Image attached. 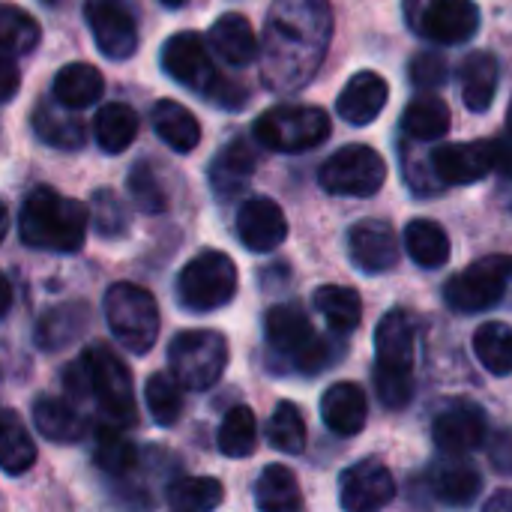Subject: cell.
I'll return each instance as SVG.
<instances>
[{"instance_id":"cell-1","label":"cell","mask_w":512,"mask_h":512,"mask_svg":"<svg viewBox=\"0 0 512 512\" xmlns=\"http://www.w3.org/2000/svg\"><path fill=\"white\" fill-rule=\"evenodd\" d=\"M333 12L327 0H276L258 45L261 78L276 93L306 87L327 57Z\"/></svg>"},{"instance_id":"cell-2","label":"cell","mask_w":512,"mask_h":512,"mask_svg":"<svg viewBox=\"0 0 512 512\" xmlns=\"http://www.w3.org/2000/svg\"><path fill=\"white\" fill-rule=\"evenodd\" d=\"M63 387L75 399H90L117 426H132L138 417L135 384L126 363L102 342L81 351V357L66 369Z\"/></svg>"},{"instance_id":"cell-3","label":"cell","mask_w":512,"mask_h":512,"mask_svg":"<svg viewBox=\"0 0 512 512\" xmlns=\"http://www.w3.org/2000/svg\"><path fill=\"white\" fill-rule=\"evenodd\" d=\"M87 225V207L48 186H36L18 216L21 240L42 252H78L87 240Z\"/></svg>"},{"instance_id":"cell-4","label":"cell","mask_w":512,"mask_h":512,"mask_svg":"<svg viewBox=\"0 0 512 512\" xmlns=\"http://www.w3.org/2000/svg\"><path fill=\"white\" fill-rule=\"evenodd\" d=\"M414 345L417 327L411 312L390 309L375 330V396L387 411H402L414 399Z\"/></svg>"},{"instance_id":"cell-5","label":"cell","mask_w":512,"mask_h":512,"mask_svg":"<svg viewBox=\"0 0 512 512\" xmlns=\"http://www.w3.org/2000/svg\"><path fill=\"white\" fill-rule=\"evenodd\" d=\"M102 312L114 339L132 351L147 354L159 339V306L150 291L132 282H117L105 291Z\"/></svg>"},{"instance_id":"cell-6","label":"cell","mask_w":512,"mask_h":512,"mask_svg":"<svg viewBox=\"0 0 512 512\" xmlns=\"http://www.w3.org/2000/svg\"><path fill=\"white\" fill-rule=\"evenodd\" d=\"M252 135L267 150L306 153L327 141L330 117L318 105H273L255 120Z\"/></svg>"},{"instance_id":"cell-7","label":"cell","mask_w":512,"mask_h":512,"mask_svg":"<svg viewBox=\"0 0 512 512\" xmlns=\"http://www.w3.org/2000/svg\"><path fill=\"white\" fill-rule=\"evenodd\" d=\"M168 363L180 387L204 393L225 375L228 342L216 330H183L168 348Z\"/></svg>"},{"instance_id":"cell-8","label":"cell","mask_w":512,"mask_h":512,"mask_svg":"<svg viewBox=\"0 0 512 512\" xmlns=\"http://www.w3.org/2000/svg\"><path fill=\"white\" fill-rule=\"evenodd\" d=\"M237 294V267L225 252L195 255L177 276V297L189 312H216Z\"/></svg>"},{"instance_id":"cell-9","label":"cell","mask_w":512,"mask_h":512,"mask_svg":"<svg viewBox=\"0 0 512 512\" xmlns=\"http://www.w3.org/2000/svg\"><path fill=\"white\" fill-rule=\"evenodd\" d=\"M512 282V255H489L447 279L444 300L453 312L480 315L498 306Z\"/></svg>"},{"instance_id":"cell-10","label":"cell","mask_w":512,"mask_h":512,"mask_svg":"<svg viewBox=\"0 0 512 512\" xmlns=\"http://www.w3.org/2000/svg\"><path fill=\"white\" fill-rule=\"evenodd\" d=\"M408 27L435 45H462L480 30L474 0H405Z\"/></svg>"},{"instance_id":"cell-11","label":"cell","mask_w":512,"mask_h":512,"mask_svg":"<svg viewBox=\"0 0 512 512\" xmlns=\"http://www.w3.org/2000/svg\"><path fill=\"white\" fill-rule=\"evenodd\" d=\"M387 180V165L378 150L366 144H348L336 150L318 171V183L330 195L372 198Z\"/></svg>"},{"instance_id":"cell-12","label":"cell","mask_w":512,"mask_h":512,"mask_svg":"<svg viewBox=\"0 0 512 512\" xmlns=\"http://www.w3.org/2000/svg\"><path fill=\"white\" fill-rule=\"evenodd\" d=\"M87 27L99 51L111 60H126L138 48L135 0H84Z\"/></svg>"},{"instance_id":"cell-13","label":"cell","mask_w":512,"mask_h":512,"mask_svg":"<svg viewBox=\"0 0 512 512\" xmlns=\"http://www.w3.org/2000/svg\"><path fill=\"white\" fill-rule=\"evenodd\" d=\"M489 435L486 411L471 399L447 402L432 420V441L444 456H468Z\"/></svg>"},{"instance_id":"cell-14","label":"cell","mask_w":512,"mask_h":512,"mask_svg":"<svg viewBox=\"0 0 512 512\" xmlns=\"http://www.w3.org/2000/svg\"><path fill=\"white\" fill-rule=\"evenodd\" d=\"M396 498V480L378 459H363L339 477V504L345 512H381Z\"/></svg>"},{"instance_id":"cell-15","label":"cell","mask_w":512,"mask_h":512,"mask_svg":"<svg viewBox=\"0 0 512 512\" xmlns=\"http://www.w3.org/2000/svg\"><path fill=\"white\" fill-rule=\"evenodd\" d=\"M162 69L183 87H195L207 96V90L216 84L219 72L210 63V51L201 39V33L183 30L174 33L162 45Z\"/></svg>"},{"instance_id":"cell-16","label":"cell","mask_w":512,"mask_h":512,"mask_svg":"<svg viewBox=\"0 0 512 512\" xmlns=\"http://www.w3.org/2000/svg\"><path fill=\"white\" fill-rule=\"evenodd\" d=\"M432 171L441 186H468L495 171L492 141H468V144H441L432 150Z\"/></svg>"},{"instance_id":"cell-17","label":"cell","mask_w":512,"mask_h":512,"mask_svg":"<svg viewBox=\"0 0 512 512\" xmlns=\"http://www.w3.org/2000/svg\"><path fill=\"white\" fill-rule=\"evenodd\" d=\"M348 252L357 270L378 276L390 273L399 264V240L396 231L381 219H363L348 231Z\"/></svg>"},{"instance_id":"cell-18","label":"cell","mask_w":512,"mask_h":512,"mask_svg":"<svg viewBox=\"0 0 512 512\" xmlns=\"http://www.w3.org/2000/svg\"><path fill=\"white\" fill-rule=\"evenodd\" d=\"M237 237L249 252H273L288 237V219L273 198L255 195L237 213Z\"/></svg>"},{"instance_id":"cell-19","label":"cell","mask_w":512,"mask_h":512,"mask_svg":"<svg viewBox=\"0 0 512 512\" xmlns=\"http://www.w3.org/2000/svg\"><path fill=\"white\" fill-rule=\"evenodd\" d=\"M264 336H267V345L279 357H285L291 366L318 339V333L309 324V315L297 303H279V306H273L264 315Z\"/></svg>"},{"instance_id":"cell-20","label":"cell","mask_w":512,"mask_h":512,"mask_svg":"<svg viewBox=\"0 0 512 512\" xmlns=\"http://www.w3.org/2000/svg\"><path fill=\"white\" fill-rule=\"evenodd\" d=\"M429 489L447 507H468L483 489V474L465 456H444L429 468Z\"/></svg>"},{"instance_id":"cell-21","label":"cell","mask_w":512,"mask_h":512,"mask_svg":"<svg viewBox=\"0 0 512 512\" xmlns=\"http://www.w3.org/2000/svg\"><path fill=\"white\" fill-rule=\"evenodd\" d=\"M387 99H390L387 81L378 72L366 69L345 84V90L336 99V111L351 126H369L387 108Z\"/></svg>"},{"instance_id":"cell-22","label":"cell","mask_w":512,"mask_h":512,"mask_svg":"<svg viewBox=\"0 0 512 512\" xmlns=\"http://www.w3.org/2000/svg\"><path fill=\"white\" fill-rule=\"evenodd\" d=\"M321 420L333 435H360L369 420V399L360 384L339 381L321 399Z\"/></svg>"},{"instance_id":"cell-23","label":"cell","mask_w":512,"mask_h":512,"mask_svg":"<svg viewBox=\"0 0 512 512\" xmlns=\"http://www.w3.org/2000/svg\"><path fill=\"white\" fill-rule=\"evenodd\" d=\"M255 165H258V156H255V150H252L249 141H243V138L228 141L216 153V159L210 165V186H213V192L222 201L240 195L246 189V183L252 180Z\"/></svg>"},{"instance_id":"cell-24","label":"cell","mask_w":512,"mask_h":512,"mask_svg":"<svg viewBox=\"0 0 512 512\" xmlns=\"http://www.w3.org/2000/svg\"><path fill=\"white\" fill-rule=\"evenodd\" d=\"M210 48L216 57L228 66H249L258 57V39L246 15L240 12H225L222 18L213 21L210 27Z\"/></svg>"},{"instance_id":"cell-25","label":"cell","mask_w":512,"mask_h":512,"mask_svg":"<svg viewBox=\"0 0 512 512\" xmlns=\"http://www.w3.org/2000/svg\"><path fill=\"white\" fill-rule=\"evenodd\" d=\"M33 423L39 435L54 444H78L90 432L87 420L69 402L54 399V396H39L33 402Z\"/></svg>"},{"instance_id":"cell-26","label":"cell","mask_w":512,"mask_h":512,"mask_svg":"<svg viewBox=\"0 0 512 512\" xmlns=\"http://www.w3.org/2000/svg\"><path fill=\"white\" fill-rule=\"evenodd\" d=\"M90 324V309L84 303H60L48 309L36 324V345L42 351H60L84 336Z\"/></svg>"},{"instance_id":"cell-27","label":"cell","mask_w":512,"mask_h":512,"mask_svg":"<svg viewBox=\"0 0 512 512\" xmlns=\"http://www.w3.org/2000/svg\"><path fill=\"white\" fill-rule=\"evenodd\" d=\"M498 57L489 51H471L462 63V99L471 111L483 114L492 108L498 93Z\"/></svg>"},{"instance_id":"cell-28","label":"cell","mask_w":512,"mask_h":512,"mask_svg":"<svg viewBox=\"0 0 512 512\" xmlns=\"http://www.w3.org/2000/svg\"><path fill=\"white\" fill-rule=\"evenodd\" d=\"M153 129H156V135L171 147V150H177V153H192L195 147H198V141H201V123H198V117L186 108V105H180V102H174V99H159L156 105H153Z\"/></svg>"},{"instance_id":"cell-29","label":"cell","mask_w":512,"mask_h":512,"mask_svg":"<svg viewBox=\"0 0 512 512\" xmlns=\"http://www.w3.org/2000/svg\"><path fill=\"white\" fill-rule=\"evenodd\" d=\"M51 90H54V99H57L63 108L75 111V108L93 105V102L102 96L105 78H102V72H99L96 66H90V63H66V66L54 75Z\"/></svg>"},{"instance_id":"cell-30","label":"cell","mask_w":512,"mask_h":512,"mask_svg":"<svg viewBox=\"0 0 512 512\" xmlns=\"http://www.w3.org/2000/svg\"><path fill=\"white\" fill-rule=\"evenodd\" d=\"M33 132L39 135V141L57 150H81L87 141L84 123L69 114V108L63 111L54 102H39L33 108Z\"/></svg>"},{"instance_id":"cell-31","label":"cell","mask_w":512,"mask_h":512,"mask_svg":"<svg viewBox=\"0 0 512 512\" xmlns=\"http://www.w3.org/2000/svg\"><path fill=\"white\" fill-rule=\"evenodd\" d=\"M255 507L261 512H303V495L294 471L285 465H267L255 483Z\"/></svg>"},{"instance_id":"cell-32","label":"cell","mask_w":512,"mask_h":512,"mask_svg":"<svg viewBox=\"0 0 512 512\" xmlns=\"http://www.w3.org/2000/svg\"><path fill=\"white\" fill-rule=\"evenodd\" d=\"M450 129V108L441 96L435 93H423L417 99L408 102L405 114H402V132L423 144V141H438L444 138Z\"/></svg>"},{"instance_id":"cell-33","label":"cell","mask_w":512,"mask_h":512,"mask_svg":"<svg viewBox=\"0 0 512 512\" xmlns=\"http://www.w3.org/2000/svg\"><path fill=\"white\" fill-rule=\"evenodd\" d=\"M36 462V444L24 429L21 417L9 408L0 411V471L9 477H21Z\"/></svg>"},{"instance_id":"cell-34","label":"cell","mask_w":512,"mask_h":512,"mask_svg":"<svg viewBox=\"0 0 512 512\" xmlns=\"http://www.w3.org/2000/svg\"><path fill=\"white\" fill-rule=\"evenodd\" d=\"M315 309L324 315L327 327L336 336H348L363 321V300L354 288L345 285H324L315 291Z\"/></svg>"},{"instance_id":"cell-35","label":"cell","mask_w":512,"mask_h":512,"mask_svg":"<svg viewBox=\"0 0 512 512\" xmlns=\"http://www.w3.org/2000/svg\"><path fill=\"white\" fill-rule=\"evenodd\" d=\"M405 249L423 270H438L450 261V237L432 219H414L405 228Z\"/></svg>"},{"instance_id":"cell-36","label":"cell","mask_w":512,"mask_h":512,"mask_svg":"<svg viewBox=\"0 0 512 512\" xmlns=\"http://www.w3.org/2000/svg\"><path fill=\"white\" fill-rule=\"evenodd\" d=\"M93 135L105 153H123L138 135V114L123 102H108L96 111Z\"/></svg>"},{"instance_id":"cell-37","label":"cell","mask_w":512,"mask_h":512,"mask_svg":"<svg viewBox=\"0 0 512 512\" xmlns=\"http://www.w3.org/2000/svg\"><path fill=\"white\" fill-rule=\"evenodd\" d=\"M474 354L489 375H510L512 372V327L501 321H489L474 333Z\"/></svg>"},{"instance_id":"cell-38","label":"cell","mask_w":512,"mask_h":512,"mask_svg":"<svg viewBox=\"0 0 512 512\" xmlns=\"http://www.w3.org/2000/svg\"><path fill=\"white\" fill-rule=\"evenodd\" d=\"M219 450L222 456L228 459H246L255 453L258 447V423H255V414L252 408L246 405H237L225 414L222 426H219Z\"/></svg>"},{"instance_id":"cell-39","label":"cell","mask_w":512,"mask_h":512,"mask_svg":"<svg viewBox=\"0 0 512 512\" xmlns=\"http://www.w3.org/2000/svg\"><path fill=\"white\" fill-rule=\"evenodd\" d=\"M225 501V489L213 477H183L168 486V504L177 512H213Z\"/></svg>"},{"instance_id":"cell-40","label":"cell","mask_w":512,"mask_h":512,"mask_svg":"<svg viewBox=\"0 0 512 512\" xmlns=\"http://www.w3.org/2000/svg\"><path fill=\"white\" fill-rule=\"evenodd\" d=\"M39 24L21 6L0 3V54H30L39 45Z\"/></svg>"},{"instance_id":"cell-41","label":"cell","mask_w":512,"mask_h":512,"mask_svg":"<svg viewBox=\"0 0 512 512\" xmlns=\"http://www.w3.org/2000/svg\"><path fill=\"white\" fill-rule=\"evenodd\" d=\"M144 402L159 426H174L183 414V387L174 375L156 372L144 384Z\"/></svg>"},{"instance_id":"cell-42","label":"cell","mask_w":512,"mask_h":512,"mask_svg":"<svg viewBox=\"0 0 512 512\" xmlns=\"http://www.w3.org/2000/svg\"><path fill=\"white\" fill-rule=\"evenodd\" d=\"M267 438L279 453L300 456L306 450V420L303 411L294 402H279L270 423H267Z\"/></svg>"},{"instance_id":"cell-43","label":"cell","mask_w":512,"mask_h":512,"mask_svg":"<svg viewBox=\"0 0 512 512\" xmlns=\"http://www.w3.org/2000/svg\"><path fill=\"white\" fill-rule=\"evenodd\" d=\"M93 459L99 471L111 477H126L138 468V450L129 438L120 435V429H99L96 432V450Z\"/></svg>"},{"instance_id":"cell-44","label":"cell","mask_w":512,"mask_h":512,"mask_svg":"<svg viewBox=\"0 0 512 512\" xmlns=\"http://www.w3.org/2000/svg\"><path fill=\"white\" fill-rule=\"evenodd\" d=\"M129 192H132L135 204L150 216H159L168 207V195H165L162 180L156 177L150 162H135V168L129 171Z\"/></svg>"},{"instance_id":"cell-45","label":"cell","mask_w":512,"mask_h":512,"mask_svg":"<svg viewBox=\"0 0 512 512\" xmlns=\"http://www.w3.org/2000/svg\"><path fill=\"white\" fill-rule=\"evenodd\" d=\"M93 225L102 237H120L126 234V207L111 189H99L93 195Z\"/></svg>"},{"instance_id":"cell-46","label":"cell","mask_w":512,"mask_h":512,"mask_svg":"<svg viewBox=\"0 0 512 512\" xmlns=\"http://www.w3.org/2000/svg\"><path fill=\"white\" fill-rule=\"evenodd\" d=\"M408 78H411V84L420 87V90H438V87H444L447 78H450V63H447V57L438 54V51H420V54L411 60V66H408Z\"/></svg>"},{"instance_id":"cell-47","label":"cell","mask_w":512,"mask_h":512,"mask_svg":"<svg viewBox=\"0 0 512 512\" xmlns=\"http://www.w3.org/2000/svg\"><path fill=\"white\" fill-rule=\"evenodd\" d=\"M489 462L495 465L498 474L512 477V426L498 429V432L489 438Z\"/></svg>"},{"instance_id":"cell-48","label":"cell","mask_w":512,"mask_h":512,"mask_svg":"<svg viewBox=\"0 0 512 512\" xmlns=\"http://www.w3.org/2000/svg\"><path fill=\"white\" fill-rule=\"evenodd\" d=\"M207 99L216 102V105H222V108H243L249 96H246V87H243V84H237V81L219 75L216 84L207 90Z\"/></svg>"},{"instance_id":"cell-49","label":"cell","mask_w":512,"mask_h":512,"mask_svg":"<svg viewBox=\"0 0 512 512\" xmlns=\"http://www.w3.org/2000/svg\"><path fill=\"white\" fill-rule=\"evenodd\" d=\"M18 87H21V72H18L15 60L9 54H0V102L15 99Z\"/></svg>"},{"instance_id":"cell-50","label":"cell","mask_w":512,"mask_h":512,"mask_svg":"<svg viewBox=\"0 0 512 512\" xmlns=\"http://www.w3.org/2000/svg\"><path fill=\"white\" fill-rule=\"evenodd\" d=\"M492 150H495V171L504 174V177H512V132L495 138Z\"/></svg>"},{"instance_id":"cell-51","label":"cell","mask_w":512,"mask_h":512,"mask_svg":"<svg viewBox=\"0 0 512 512\" xmlns=\"http://www.w3.org/2000/svg\"><path fill=\"white\" fill-rule=\"evenodd\" d=\"M483 512H512V489H501V492H495V495L486 501Z\"/></svg>"},{"instance_id":"cell-52","label":"cell","mask_w":512,"mask_h":512,"mask_svg":"<svg viewBox=\"0 0 512 512\" xmlns=\"http://www.w3.org/2000/svg\"><path fill=\"white\" fill-rule=\"evenodd\" d=\"M9 309H12V285H9V279L0 273V318H6Z\"/></svg>"},{"instance_id":"cell-53","label":"cell","mask_w":512,"mask_h":512,"mask_svg":"<svg viewBox=\"0 0 512 512\" xmlns=\"http://www.w3.org/2000/svg\"><path fill=\"white\" fill-rule=\"evenodd\" d=\"M6 228H9V213H6V204L0 201V243L6 237Z\"/></svg>"},{"instance_id":"cell-54","label":"cell","mask_w":512,"mask_h":512,"mask_svg":"<svg viewBox=\"0 0 512 512\" xmlns=\"http://www.w3.org/2000/svg\"><path fill=\"white\" fill-rule=\"evenodd\" d=\"M162 3H165L168 9H180V6H183L186 0H162Z\"/></svg>"},{"instance_id":"cell-55","label":"cell","mask_w":512,"mask_h":512,"mask_svg":"<svg viewBox=\"0 0 512 512\" xmlns=\"http://www.w3.org/2000/svg\"><path fill=\"white\" fill-rule=\"evenodd\" d=\"M507 126H510V132H512V99H510V111H507Z\"/></svg>"}]
</instances>
